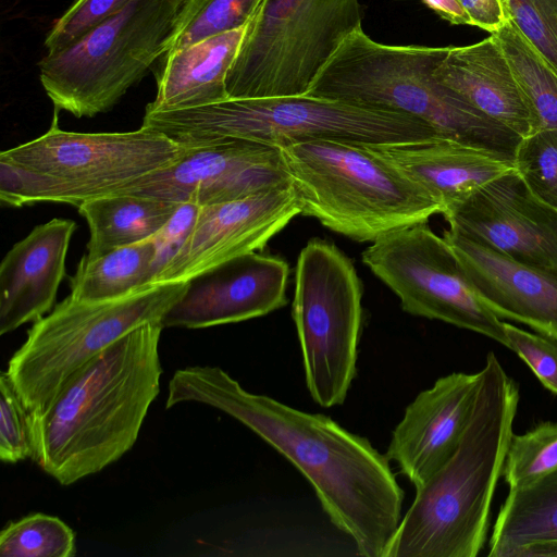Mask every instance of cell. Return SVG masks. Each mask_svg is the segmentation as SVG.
<instances>
[{"mask_svg": "<svg viewBox=\"0 0 557 557\" xmlns=\"http://www.w3.org/2000/svg\"><path fill=\"white\" fill-rule=\"evenodd\" d=\"M292 183L280 147L232 138L190 147L176 163L146 175L114 194L201 207Z\"/></svg>", "mask_w": 557, "mask_h": 557, "instance_id": "cell-13", "label": "cell"}, {"mask_svg": "<svg viewBox=\"0 0 557 557\" xmlns=\"http://www.w3.org/2000/svg\"><path fill=\"white\" fill-rule=\"evenodd\" d=\"M466 10L470 26L479 27L490 34L499 29L509 18L502 0H458Z\"/></svg>", "mask_w": 557, "mask_h": 557, "instance_id": "cell-36", "label": "cell"}, {"mask_svg": "<svg viewBox=\"0 0 557 557\" xmlns=\"http://www.w3.org/2000/svg\"><path fill=\"white\" fill-rule=\"evenodd\" d=\"M163 329L161 321L134 329L29 411L32 460L61 485L100 472L135 445L160 392Z\"/></svg>", "mask_w": 557, "mask_h": 557, "instance_id": "cell-2", "label": "cell"}, {"mask_svg": "<svg viewBox=\"0 0 557 557\" xmlns=\"http://www.w3.org/2000/svg\"><path fill=\"white\" fill-rule=\"evenodd\" d=\"M509 18L557 73V0H502Z\"/></svg>", "mask_w": 557, "mask_h": 557, "instance_id": "cell-32", "label": "cell"}, {"mask_svg": "<svg viewBox=\"0 0 557 557\" xmlns=\"http://www.w3.org/2000/svg\"><path fill=\"white\" fill-rule=\"evenodd\" d=\"M301 214L358 242L426 223L437 200L372 145L315 139L280 147Z\"/></svg>", "mask_w": 557, "mask_h": 557, "instance_id": "cell-6", "label": "cell"}, {"mask_svg": "<svg viewBox=\"0 0 557 557\" xmlns=\"http://www.w3.org/2000/svg\"><path fill=\"white\" fill-rule=\"evenodd\" d=\"M479 372L474 404L455 453L416 490L383 557H475L483 548L519 391L494 352Z\"/></svg>", "mask_w": 557, "mask_h": 557, "instance_id": "cell-3", "label": "cell"}, {"mask_svg": "<svg viewBox=\"0 0 557 557\" xmlns=\"http://www.w3.org/2000/svg\"><path fill=\"white\" fill-rule=\"evenodd\" d=\"M513 169L537 199L557 210V129H541L522 137Z\"/></svg>", "mask_w": 557, "mask_h": 557, "instance_id": "cell-30", "label": "cell"}, {"mask_svg": "<svg viewBox=\"0 0 557 557\" xmlns=\"http://www.w3.org/2000/svg\"><path fill=\"white\" fill-rule=\"evenodd\" d=\"M251 20L236 29L165 53L157 77V96L146 109L180 110L228 99L226 76Z\"/></svg>", "mask_w": 557, "mask_h": 557, "instance_id": "cell-22", "label": "cell"}, {"mask_svg": "<svg viewBox=\"0 0 557 557\" xmlns=\"http://www.w3.org/2000/svg\"><path fill=\"white\" fill-rule=\"evenodd\" d=\"M165 407L195 401L250 429L293 463L313 487L332 523L364 557H383L400 520L404 491L389 460L330 417L308 413L246 391L219 367L194 366L172 375Z\"/></svg>", "mask_w": 557, "mask_h": 557, "instance_id": "cell-1", "label": "cell"}, {"mask_svg": "<svg viewBox=\"0 0 557 557\" xmlns=\"http://www.w3.org/2000/svg\"><path fill=\"white\" fill-rule=\"evenodd\" d=\"M301 208L292 184L199 207L187 238L153 284L188 282L236 257L261 250Z\"/></svg>", "mask_w": 557, "mask_h": 557, "instance_id": "cell-14", "label": "cell"}, {"mask_svg": "<svg viewBox=\"0 0 557 557\" xmlns=\"http://www.w3.org/2000/svg\"><path fill=\"white\" fill-rule=\"evenodd\" d=\"M434 76L479 111L520 137L532 133L527 100L493 35L475 44L450 46Z\"/></svg>", "mask_w": 557, "mask_h": 557, "instance_id": "cell-20", "label": "cell"}, {"mask_svg": "<svg viewBox=\"0 0 557 557\" xmlns=\"http://www.w3.org/2000/svg\"><path fill=\"white\" fill-rule=\"evenodd\" d=\"M156 244L147 240L114 249L97 258L83 256L70 281V295L85 301L126 296L153 284Z\"/></svg>", "mask_w": 557, "mask_h": 557, "instance_id": "cell-25", "label": "cell"}, {"mask_svg": "<svg viewBox=\"0 0 557 557\" xmlns=\"http://www.w3.org/2000/svg\"><path fill=\"white\" fill-rule=\"evenodd\" d=\"M181 205L131 194H111L82 202L77 210L90 232L84 256L97 258L151 238Z\"/></svg>", "mask_w": 557, "mask_h": 557, "instance_id": "cell-23", "label": "cell"}, {"mask_svg": "<svg viewBox=\"0 0 557 557\" xmlns=\"http://www.w3.org/2000/svg\"><path fill=\"white\" fill-rule=\"evenodd\" d=\"M372 146L429 191L441 214L513 169V163L495 154L442 137Z\"/></svg>", "mask_w": 557, "mask_h": 557, "instance_id": "cell-21", "label": "cell"}, {"mask_svg": "<svg viewBox=\"0 0 557 557\" xmlns=\"http://www.w3.org/2000/svg\"><path fill=\"white\" fill-rule=\"evenodd\" d=\"M491 35L499 44L524 95L532 117V133L557 129V73L512 20L508 18Z\"/></svg>", "mask_w": 557, "mask_h": 557, "instance_id": "cell-26", "label": "cell"}, {"mask_svg": "<svg viewBox=\"0 0 557 557\" xmlns=\"http://www.w3.org/2000/svg\"><path fill=\"white\" fill-rule=\"evenodd\" d=\"M507 348L522 359L539 381L557 395V341L504 322Z\"/></svg>", "mask_w": 557, "mask_h": 557, "instance_id": "cell-34", "label": "cell"}, {"mask_svg": "<svg viewBox=\"0 0 557 557\" xmlns=\"http://www.w3.org/2000/svg\"><path fill=\"white\" fill-rule=\"evenodd\" d=\"M0 459L16 463L34 457L29 411L4 371L0 375Z\"/></svg>", "mask_w": 557, "mask_h": 557, "instance_id": "cell-31", "label": "cell"}, {"mask_svg": "<svg viewBox=\"0 0 557 557\" xmlns=\"http://www.w3.org/2000/svg\"><path fill=\"white\" fill-rule=\"evenodd\" d=\"M480 372L440 377L407 406L385 456L414 485H424L453 456L466 429Z\"/></svg>", "mask_w": 557, "mask_h": 557, "instance_id": "cell-17", "label": "cell"}, {"mask_svg": "<svg viewBox=\"0 0 557 557\" xmlns=\"http://www.w3.org/2000/svg\"><path fill=\"white\" fill-rule=\"evenodd\" d=\"M132 0H75L54 22L45 39L47 53L73 45L86 33L123 10Z\"/></svg>", "mask_w": 557, "mask_h": 557, "instance_id": "cell-33", "label": "cell"}, {"mask_svg": "<svg viewBox=\"0 0 557 557\" xmlns=\"http://www.w3.org/2000/svg\"><path fill=\"white\" fill-rule=\"evenodd\" d=\"M440 17L454 25H470V18L458 0H421Z\"/></svg>", "mask_w": 557, "mask_h": 557, "instance_id": "cell-37", "label": "cell"}, {"mask_svg": "<svg viewBox=\"0 0 557 557\" xmlns=\"http://www.w3.org/2000/svg\"><path fill=\"white\" fill-rule=\"evenodd\" d=\"M557 471V422L545 421L512 435L503 470L509 490Z\"/></svg>", "mask_w": 557, "mask_h": 557, "instance_id": "cell-29", "label": "cell"}, {"mask_svg": "<svg viewBox=\"0 0 557 557\" xmlns=\"http://www.w3.org/2000/svg\"><path fill=\"white\" fill-rule=\"evenodd\" d=\"M186 0H132L67 48L39 62L55 112L92 117L113 108L165 53Z\"/></svg>", "mask_w": 557, "mask_h": 557, "instance_id": "cell-7", "label": "cell"}, {"mask_svg": "<svg viewBox=\"0 0 557 557\" xmlns=\"http://www.w3.org/2000/svg\"><path fill=\"white\" fill-rule=\"evenodd\" d=\"M263 1L186 0L165 44V53L244 26Z\"/></svg>", "mask_w": 557, "mask_h": 557, "instance_id": "cell-27", "label": "cell"}, {"mask_svg": "<svg viewBox=\"0 0 557 557\" xmlns=\"http://www.w3.org/2000/svg\"><path fill=\"white\" fill-rule=\"evenodd\" d=\"M555 556L557 557V542H542L525 545L519 548L512 557Z\"/></svg>", "mask_w": 557, "mask_h": 557, "instance_id": "cell-38", "label": "cell"}, {"mask_svg": "<svg viewBox=\"0 0 557 557\" xmlns=\"http://www.w3.org/2000/svg\"><path fill=\"white\" fill-rule=\"evenodd\" d=\"M77 225L55 218L13 245L0 264V334L36 322L54 307Z\"/></svg>", "mask_w": 557, "mask_h": 557, "instance_id": "cell-19", "label": "cell"}, {"mask_svg": "<svg viewBox=\"0 0 557 557\" xmlns=\"http://www.w3.org/2000/svg\"><path fill=\"white\" fill-rule=\"evenodd\" d=\"M362 288L350 259L312 239L295 271L293 319L310 396L321 407L342 405L356 375Z\"/></svg>", "mask_w": 557, "mask_h": 557, "instance_id": "cell-10", "label": "cell"}, {"mask_svg": "<svg viewBox=\"0 0 557 557\" xmlns=\"http://www.w3.org/2000/svg\"><path fill=\"white\" fill-rule=\"evenodd\" d=\"M288 263L252 251L188 281L163 315V327L203 329L268 314L287 304Z\"/></svg>", "mask_w": 557, "mask_h": 557, "instance_id": "cell-16", "label": "cell"}, {"mask_svg": "<svg viewBox=\"0 0 557 557\" xmlns=\"http://www.w3.org/2000/svg\"><path fill=\"white\" fill-rule=\"evenodd\" d=\"M449 47L382 44L361 26L341 42L306 95L398 111L442 138L513 163L522 137L435 78Z\"/></svg>", "mask_w": 557, "mask_h": 557, "instance_id": "cell-4", "label": "cell"}, {"mask_svg": "<svg viewBox=\"0 0 557 557\" xmlns=\"http://www.w3.org/2000/svg\"><path fill=\"white\" fill-rule=\"evenodd\" d=\"M442 214L449 228L515 261L541 268L557 267V210L537 199L515 169Z\"/></svg>", "mask_w": 557, "mask_h": 557, "instance_id": "cell-15", "label": "cell"}, {"mask_svg": "<svg viewBox=\"0 0 557 557\" xmlns=\"http://www.w3.org/2000/svg\"><path fill=\"white\" fill-rule=\"evenodd\" d=\"M443 237L492 312L557 341V267L541 268L515 261L451 228Z\"/></svg>", "mask_w": 557, "mask_h": 557, "instance_id": "cell-18", "label": "cell"}, {"mask_svg": "<svg viewBox=\"0 0 557 557\" xmlns=\"http://www.w3.org/2000/svg\"><path fill=\"white\" fill-rule=\"evenodd\" d=\"M75 535L61 519L32 513L8 523L0 533L1 557H72Z\"/></svg>", "mask_w": 557, "mask_h": 557, "instance_id": "cell-28", "label": "cell"}, {"mask_svg": "<svg viewBox=\"0 0 557 557\" xmlns=\"http://www.w3.org/2000/svg\"><path fill=\"white\" fill-rule=\"evenodd\" d=\"M189 149L143 126L123 133L63 131L55 112L45 134L2 151L0 160L50 176L55 202L78 207L171 166Z\"/></svg>", "mask_w": 557, "mask_h": 557, "instance_id": "cell-11", "label": "cell"}, {"mask_svg": "<svg viewBox=\"0 0 557 557\" xmlns=\"http://www.w3.org/2000/svg\"><path fill=\"white\" fill-rule=\"evenodd\" d=\"M188 282L150 284L126 296L85 301L65 297L33 323L7 373L28 411L46 406L78 369L134 329L161 321Z\"/></svg>", "mask_w": 557, "mask_h": 557, "instance_id": "cell-8", "label": "cell"}, {"mask_svg": "<svg viewBox=\"0 0 557 557\" xmlns=\"http://www.w3.org/2000/svg\"><path fill=\"white\" fill-rule=\"evenodd\" d=\"M361 258L398 296L406 312L482 334L507 347L504 322L478 296L449 243L426 223L380 236Z\"/></svg>", "mask_w": 557, "mask_h": 557, "instance_id": "cell-12", "label": "cell"}, {"mask_svg": "<svg viewBox=\"0 0 557 557\" xmlns=\"http://www.w3.org/2000/svg\"><path fill=\"white\" fill-rule=\"evenodd\" d=\"M141 126L186 147L232 138L282 147L315 139L395 145L440 137L428 123L398 111L309 95L146 109Z\"/></svg>", "mask_w": 557, "mask_h": 557, "instance_id": "cell-5", "label": "cell"}, {"mask_svg": "<svg viewBox=\"0 0 557 557\" xmlns=\"http://www.w3.org/2000/svg\"><path fill=\"white\" fill-rule=\"evenodd\" d=\"M198 211L199 206L194 203L181 205L171 220L151 237L157 249L154 262L157 274L178 251L187 238L195 224Z\"/></svg>", "mask_w": 557, "mask_h": 557, "instance_id": "cell-35", "label": "cell"}, {"mask_svg": "<svg viewBox=\"0 0 557 557\" xmlns=\"http://www.w3.org/2000/svg\"><path fill=\"white\" fill-rule=\"evenodd\" d=\"M362 17L359 0H264L226 76L228 98L306 95Z\"/></svg>", "mask_w": 557, "mask_h": 557, "instance_id": "cell-9", "label": "cell"}, {"mask_svg": "<svg viewBox=\"0 0 557 557\" xmlns=\"http://www.w3.org/2000/svg\"><path fill=\"white\" fill-rule=\"evenodd\" d=\"M557 542V471L509 490L488 543L490 557H512L521 547Z\"/></svg>", "mask_w": 557, "mask_h": 557, "instance_id": "cell-24", "label": "cell"}]
</instances>
